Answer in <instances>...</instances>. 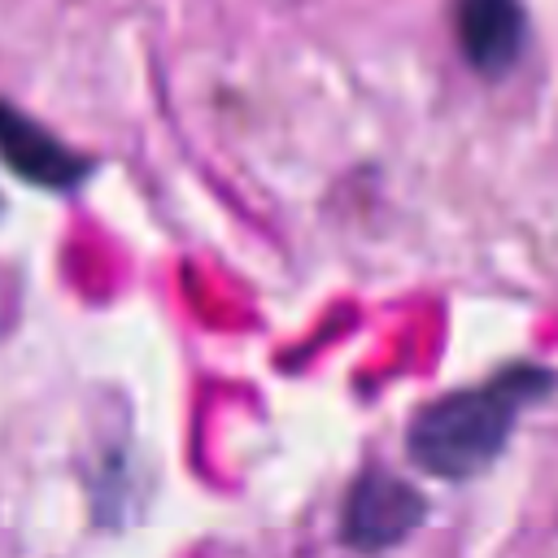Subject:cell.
<instances>
[{
    "label": "cell",
    "mask_w": 558,
    "mask_h": 558,
    "mask_svg": "<svg viewBox=\"0 0 558 558\" xmlns=\"http://www.w3.org/2000/svg\"><path fill=\"white\" fill-rule=\"evenodd\" d=\"M453 26L466 61L480 74H501L523 48V4L519 0H458Z\"/></svg>",
    "instance_id": "cell-4"
},
{
    "label": "cell",
    "mask_w": 558,
    "mask_h": 558,
    "mask_svg": "<svg viewBox=\"0 0 558 558\" xmlns=\"http://www.w3.org/2000/svg\"><path fill=\"white\" fill-rule=\"evenodd\" d=\"M0 161L17 179H26L44 192H70L92 170V161L83 153L61 144L52 131H44L31 113H22L9 100H0Z\"/></svg>",
    "instance_id": "cell-2"
},
{
    "label": "cell",
    "mask_w": 558,
    "mask_h": 558,
    "mask_svg": "<svg viewBox=\"0 0 558 558\" xmlns=\"http://www.w3.org/2000/svg\"><path fill=\"white\" fill-rule=\"evenodd\" d=\"M549 388V375L536 366H514L480 388L453 392L432 401L427 410L414 414L410 423V453L432 471V475H449V480H466L475 471H484L514 418L523 414V405Z\"/></svg>",
    "instance_id": "cell-1"
},
{
    "label": "cell",
    "mask_w": 558,
    "mask_h": 558,
    "mask_svg": "<svg viewBox=\"0 0 558 558\" xmlns=\"http://www.w3.org/2000/svg\"><path fill=\"white\" fill-rule=\"evenodd\" d=\"M418 519H423V497L405 480L384 475V471L362 475L344 501V536L357 549L397 545Z\"/></svg>",
    "instance_id": "cell-3"
}]
</instances>
